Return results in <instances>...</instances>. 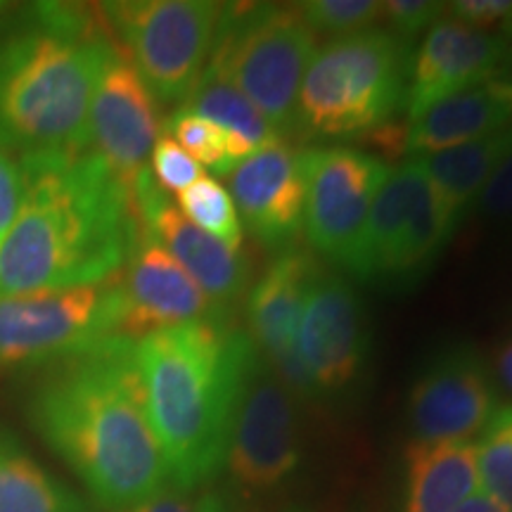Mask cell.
<instances>
[{"label":"cell","mask_w":512,"mask_h":512,"mask_svg":"<svg viewBox=\"0 0 512 512\" xmlns=\"http://www.w3.org/2000/svg\"><path fill=\"white\" fill-rule=\"evenodd\" d=\"M27 418L100 508L126 512L171 484L145 411L133 339H102L38 368Z\"/></svg>","instance_id":"1"},{"label":"cell","mask_w":512,"mask_h":512,"mask_svg":"<svg viewBox=\"0 0 512 512\" xmlns=\"http://www.w3.org/2000/svg\"><path fill=\"white\" fill-rule=\"evenodd\" d=\"M19 171L22 202L0 245V297L112 280L138 230L131 190L93 150L22 157Z\"/></svg>","instance_id":"2"},{"label":"cell","mask_w":512,"mask_h":512,"mask_svg":"<svg viewBox=\"0 0 512 512\" xmlns=\"http://www.w3.org/2000/svg\"><path fill=\"white\" fill-rule=\"evenodd\" d=\"M259 356L230 313L138 339L145 411L171 486L192 494L219 477L242 387Z\"/></svg>","instance_id":"3"},{"label":"cell","mask_w":512,"mask_h":512,"mask_svg":"<svg viewBox=\"0 0 512 512\" xmlns=\"http://www.w3.org/2000/svg\"><path fill=\"white\" fill-rule=\"evenodd\" d=\"M100 8L34 3L0 31V152L91 150V100L114 46Z\"/></svg>","instance_id":"4"},{"label":"cell","mask_w":512,"mask_h":512,"mask_svg":"<svg viewBox=\"0 0 512 512\" xmlns=\"http://www.w3.org/2000/svg\"><path fill=\"white\" fill-rule=\"evenodd\" d=\"M411 43L387 29L335 38L306 69L294 128L306 138H363L406 107Z\"/></svg>","instance_id":"5"},{"label":"cell","mask_w":512,"mask_h":512,"mask_svg":"<svg viewBox=\"0 0 512 512\" xmlns=\"http://www.w3.org/2000/svg\"><path fill=\"white\" fill-rule=\"evenodd\" d=\"M316 34L297 5H223L209 67L221 72L275 131L294 126L299 88Z\"/></svg>","instance_id":"6"},{"label":"cell","mask_w":512,"mask_h":512,"mask_svg":"<svg viewBox=\"0 0 512 512\" xmlns=\"http://www.w3.org/2000/svg\"><path fill=\"white\" fill-rule=\"evenodd\" d=\"M100 15L152 95L183 105L214 53L223 3L114 0L100 5Z\"/></svg>","instance_id":"7"},{"label":"cell","mask_w":512,"mask_h":512,"mask_svg":"<svg viewBox=\"0 0 512 512\" xmlns=\"http://www.w3.org/2000/svg\"><path fill=\"white\" fill-rule=\"evenodd\" d=\"M117 275L102 285L0 297V370H38L121 337Z\"/></svg>","instance_id":"8"},{"label":"cell","mask_w":512,"mask_h":512,"mask_svg":"<svg viewBox=\"0 0 512 512\" xmlns=\"http://www.w3.org/2000/svg\"><path fill=\"white\" fill-rule=\"evenodd\" d=\"M299 465L302 427L294 396L259 356L242 387L223 467L245 494H271L290 482Z\"/></svg>","instance_id":"9"},{"label":"cell","mask_w":512,"mask_h":512,"mask_svg":"<svg viewBox=\"0 0 512 512\" xmlns=\"http://www.w3.org/2000/svg\"><path fill=\"white\" fill-rule=\"evenodd\" d=\"M389 171L380 157L356 147L302 150L304 233L320 256L349 268Z\"/></svg>","instance_id":"10"},{"label":"cell","mask_w":512,"mask_h":512,"mask_svg":"<svg viewBox=\"0 0 512 512\" xmlns=\"http://www.w3.org/2000/svg\"><path fill=\"white\" fill-rule=\"evenodd\" d=\"M297 361L311 401H332L356 387L370 356L368 313L361 294L342 275L320 273L306 299L297 339Z\"/></svg>","instance_id":"11"},{"label":"cell","mask_w":512,"mask_h":512,"mask_svg":"<svg viewBox=\"0 0 512 512\" xmlns=\"http://www.w3.org/2000/svg\"><path fill=\"white\" fill-rule=\"evenodd\" d=\"M498 408L494 377L467 342L444 347L425 363L408 396L415 441H472Z\"/></svg>","instance_id":"12"},{"label":"cell","mask_w":512,"mask_h":512,"mask_svg":"<svg viewBox=\"0 0 512 512\" xmlns=\"http://www.w3.org/2000/svg\"><path fill=\"white\" fill-rule=\"evenodd\" d=\"M88 131L91 150L131 190L140 171L147 169L162 124L157 98L117 41L95 83Z\"/></svg>","instance_id":"13"},{"label":"cell","mask_w":512,"mask_h":512,"mask_svg":"<svg viewBox=\"0 0 512 512\" xmlns=\"http://www.w3.org/2000/svg\"><path fill=\"white\" fill-rule=\"evenodd\" d=\"M117 280L124 297L121 337L133 342L157 330L230 313L226 306L216 304L140 223Z\"/></svg>","instance_id":"14"},{"label":"cell","mask_w":512,"mask_h":512,"mask_svg":"<svg viewBox=\"0 0 512 512\" xmlns=\"http://www.w3.org/2000/svg\"><path fill=\"white\" fill-rule=\"evenodd\" d=\"M325 268L302 247H285L273 256L247 297V335L292 394L309 399V384L297 361L294 339L313 283Z\"/></svg>","instance_id":"15"},{"label":"cell","mask_w":512,"mask_h":512,"mask_svg":"<svg viewBox=\"0 0 512 512\" xmlns=\"http://www.w3.org/2000/svg\"><path fill=\"white\" fill-rule=\"evenodd\" d=\"M131 200L140 228L174 256L216 304L228 309L247 292L252 280L247 256L185 219L171 197L159 188L150 169L140 171L133 181Z\"/></svg>","instance_id":"16"},{"label":"cell","mask_w":512,"mask_h":512,"mask_svg":"<svg viewBox=\"0 0 512 512\" xmlns=\"http://www.w3.org/2000/svg\"><path fill=\"white\" fill-rule=\"evenodd\" d=\"M510 69L512 43L508 38L465 27L456 19H439L413 53L406 91L408 121L463 88L508 79Z\"/></svg>","instance_id":"17"},{"label":"cell","mask_w":512,"mask_h":512,"mask_svg":"<svg viewBox=\"0 0 512 512\" xmlns=\"http://www.w3.org/2000/svg\"><path fill=\"white\" fill-rule=\"evenodd\" d=\"M240 221L268 249L290 247L304 228L302 150L283 140L247 157L228 174Z\"/></svg>","instance_id":"18"},{"label":"cell","mask_w":512,"mask_h":512,"mask_svg":"<svg viewBox=\"0 0 512 512\" xmlns=\"http://www.w3.org/2000/svg\"><path fill=\"white\" fill-rule=\"evenodd\" d=\"M408 124V155L413 157L494 136L512 126V79H494L463 88Z\"/></svg>","instance_id":"19"},{"label":"cell","mask_w":512,"mask_h":512,"mask_svg":"<svg viewBox=\"0 0 512 512\" xmlns=\"http://www.w3.org/2000/svg\"><path fill=\"white\" fill-rule=\"evenodd\" d=\"M479 486L475 441H413L403 451L401 512H456Z\"/></svg>","instance_id":"20"},{"label":"cell","mask_w":512,"mask_h":512,"mask_svg":"<svg viewBox=\"0 0 512 512\" xmlns=\"http://www.w3.org/2000/svg\"><path fill=\"white\" fill-rule=\"evenodd\" d=\"M408 211L403 223L399 245L389 264L382 290H411L437 266L441 252L456 235V223L439 192L434 190L418 159H408Z\"/></svg>","instance_id":"21"},{"label":"cell","mask_w":512,"mask_h":512,"mask_svg":"<svg viewBox=\"0 0 512 512\" xmlns=\"http://www.w3.org/2000/svg\"><path fill=\"white\" fill-rule=\"evenodd\" d=\"M512 150V126L472 143L448 147V150L432 152V155L413 157L418 159L434 190L444 200L448 216L460 228L467 216L475 209V202L484 183L494 174L501 159Z\"/></svg>","instance_id":"22"},{"label":"cell","mask_w":512,"mask_h":512,"mask_svg":"<svg viewBox=\"0 0 512 512\" xmlns=\"http://www.w3.org/2000/svg\"><path fill=\"white\" fill-rule=\"evenodd\" d=\"M0 512H88V503L0 427Z\"/></svg>","instance_id":"23"},{"label":"cell","mask_w":512,"mask_h":512,"mask_svg":"<svg viewBox=\"0 0 512 512\" xmlns=\"http://www.w3.org/2000/svg\"><path fill=\"white\" fill-rule=\"evenodd\" d=\"M181 110H188L223 128L230 136V147L238 164L280 140V133L261 117L252 102L209 64Z\"/></svg>","instance_id":"24"},{"label":"cell","mask_w":512,"mask_h":512,"mask_svg":"<svg viewBox=\"0 0 512 512\" xmlns=\"http://www.w3.org/2000/svg\"><path fill=\"white\" fill-rule=\"evenodd\" d=\"M178 207L185 219L202 228L204 233L214 235L230 249H242L245 228H242L238 207L219 181L202 176L200 181L178 195Z\"/></svg>","instance_id":"25"},{"label":"cell","mask_w":512,"mask_h":512,"mask_svg":"<svg viewBox=\"0 0 512 512\" xmlns=\"http://www.w3.org/2000/svg\"><path fill=\"white\" fill-rule=\"evenodd\" d=\"M484 494L512 512V406H498L477 441Z\"/></svg>","instance_id":"26"},{"label":"cell","mask_w":512,"mask_h":512,"mask_svg":"<svg viewBox=\"0 0 512 512\" xmlns=\"http://www.w3.org/2000/svg\"><path fill=\"white\" fill-rule=\"evenodd\" d=\"M164 136L176 140L197 164L209 166L214 174L228 176L238 166L228 133L181 107L164 121Z\"/></svg>","instance_id":"27"},{"label":"cell","mask_w":512,"mask_h":512,"mask_svg":"<svg viewBox=\"0 0 512 512\" xmlns=\"http://www.w3.org/2000/svg\"><path fill=\"white\" fill-rule=\"evenodd\" d=\"M297 10L313 34H339V38L370 29L382 19V3L377 0H309Z\"/></svg>","instance_id":"28"},{"label":"cell","mask_w":512,"mask_h":512,"mask_svg":"<svg viewBox=\"0 0 512 512\" xmlns=\"http://www.w3.org/2000/svg\"><path fill=\"white\" fill-rule=\"evenodd\" d=\"M147 169L166 195H181L204 176L202 166L169 136L157 138Z\"/></svg>","instance_id":"29"},{"label":"cell","mask_w":512,"mask_h":512,"mask_svg":"<svg viewBox=\"0 0 512 512\" xmlns=\"http://www.w3.org/2000/svg\"><path fill=\"white\" fill-rule=\"evenodd\" d=\"M472 214H477L489 226L512 233V150L484 183Z\"/></svg>","instance_id":"30"},{"label":"cell","mask_w":512,"mask_h":512,"mask_svg":"<svg viewBox=\"0 0 512 512\" xmlns=\"http://www.w3.org/2000/svg\"><path fill=\"white\" fill-rule=\"evenodd\" d=\"M446 15V3L434 0H387L382 3V19L387 31L411 43L413 36L430 31Z\"/></svg>","instance_id":"31"},{"label":"cell","mask_w":512,"mask_h":512,"mask_svg":"<svg viewBox=\"0 0 512 512\" xmlns=\"http://www.w3.org/2000/svg\"><path fill=\"white\" fill-rule=\"evenodd\" d=\"M512 12V0H456L446 5V15L465 27L491 31L501 29Z\"/></svg>","instance_id":"32"},{"label":"cell","mask_w":512,"mask_h":512,"mask_svg":"<svg viewBox=\"0 0 512 512\" xmlns=\"http://www.w3.org/2000/svg\"><path fill=\"white\" fill-rule=\"evenodd\" d=\"M22 202V171L15 157L0 152V245L8 238Z\"/></svg>","instance_id":"33"},{"label":"cell","mask_w":512,"mask_h":512,"mask_svg":"<svg viewBox=\"0 0 512 512\" xmlns=\"http://www.w3.org/2000/svg\"><path fill=\"white\" fill-rule=\"evenodd\" d=\"M408 133H411V124L408 121H384L373 131H368L361 140H366L370 147H375L380 152L382 162L387 159H401L408 155Z\"/></svg>","instance_id":"34"},{"label":"cell","mask_w":512,"mask_h":512,"mask_svg":"<svg viewBox=\"0 0 512 512\" xmlns=\"http://www.w3.org/2000/svg\"><path fill=\"white\" fill-rule=\"evenodd\" d=\"M126 512H197V501H192L190 494L169 484L159 494L150 496Z\"/></svg>","instance_id":"35"},{"label":"cell","mask_w":512,"mask_h":512,"mask_svg":"<svg viewBox=\"0 0 512 512\" xmlns=\"http://www.w3.org/2000/svg\"><path fill=\"white\" fill-rule=\"evenodd\" d=\"M496 375L508 392L512 394V337L505 339L496 354Z\"/></svg>","instance_id":"36"},{"label":"cell","mask_w":512,"mask_h":512,"mask_svg":"<svg viewBox=\"0 0 512 512\" xmlns=\"http://www.w3.org/2000/svg\"><path fill=\"white\" fill-rule=\"evenodd\" d=\"M456 512H510V510H505L501 503H496L494 498L486 496L484 491H477V494L467 498Z\"/></svg>","instance_id":"37"},{"label":"cell","mask_w":512,"mask_h":512,"mask_svg":"<svg viewBox=\"0 0 512 512\" xmlns=\"http://www.w3.org/2000/svg\"><path fill=\"white\" fill-rule=\"evenodd\" d=\"M197 512H238L233 508V503L228 501L226 494L221 491H207L202 494L200 501H197Z\"/></svg>","instance_id":"38"},{"label":"cell","mask_w":512,"mask_h":512,"mask_svg":"<svg viewBox=\"0 0 512 512\" xmlns=\"http://www.w3.org/2000/svg\"><path fill=\"white\" fill-rule=\"evenodd\" d=\"M501 36H505V38H508V41L512 43V12H510V17L505 19L503 27H501Z\"/></svg>","instance_id":"39"},{"label":"cell","mask_w":512,"mask_h":512,"mask_svg":"<svg viewBox=\"0 0 512 512\" xmlns=\"http://www.w3.org/2000/svg\"><path fill=\"white\" fill-rule=\"evenodd\" d=\"M5 10H8V5H5V3H0V15H3Z\"/></svg>","instance_id":"40"}]
</instances>
